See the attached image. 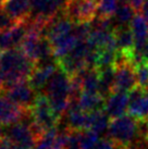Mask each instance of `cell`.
I'll return each mask as SVG.
<instances>
[{"mask_svg": "<svg viewBox=\"0 0 148 149\" xmlns=\"http://www.w3.org/2000/svg\"><path fill=\"white\" fill-rule=\"evenodd\" d=\"M70 85L71 77L58 66L57 72L45 87L44 94L49 99L51 108L59 120L70 109Z\"/></svg>", "mask_w": 148, "mask_h": 149, "instance_id": "cell-2", "label": "cell"}, {"mask_svg": "<svg viewBox=\"0 0 148 149\" xmlns=\"http://www.w3.org/2000/svg\"><path fill=\"white\" fill-rule=\"evenodd\" d=\"M4 132H6V131L3 130V125L0 124V141L4 138Z\"/></svg>", "mask_w": 148, "mask_h": 149, "instance_id": "cell-31", "label": "cell"}, {"mask_svg": "<svg viewBox=\"0 0 148 149\" xmlns=\"http://www.w3.org/2000/svg\"><path fill=\"white\" fill-rule=\"evenodd\" d=\"M33 122L31 110H26L19 122L7 126L4 130V138L10 144L17 145L23 149H34L37 138L32 130Z\"/></svg>", "mask_w": 148, "mask_h": 149, "instance_id": "cell-4", "label": "cell"}, {"mask_svg": "<svg viewBox=\"0 0 148 149\" xmlns=\"http://www.w3.org/2000/svg\"><path fill=\"white\" fill-rule=\"evenodd\" d=\"M110 123V118L103 110H97V111L88 113V127L87 131H93L97 133L98 135L108 131Z\"/></svg>", "mask_w": 148, "mask_h": 149, "instance_id": "cell-20", "label": "cell"}, {"mask_svg": "<svg viewBox=\"0 0 148 149\" xmlns=\"http://www.w3.org/2000/svg\"><path fill=\"white\" fill-rule=\"evenodd\" d=\"M134 71L137 86L145 91H148V64L145 62L140 63L134 66Z\"/></svg>", "mask_w": 148, "mask_h": 149, "instance_id": "cell-25", "label": "cell"}, {"mask_svg": "<svg viewBox=\"0 0 148 149\" xmlns=\"http://www.w3.org/2000/svg\"><path fill=\"white\" fill-rule=\"evenodd\" d=\"M113 34L119 51L128 52L135 48V39L130 26H117Z\"/></svg>", "mask_w": 148, "mask_h": 149, "instance_id": "cell-18", "label": "cell"}, {"mask_svg": "<svg viewBox=\"0 0 148 149\" xmlns=\"http://www.w3.org/2000/svg\"><path fill=\"white\" fill-rule=\"evenodd\" d=\"M119 1H121L122 3H128V0H119Z\"/></svg>", "mask_w": 148, "mask_h": 149, "instance_id": "cell-33", "label": "cell"}, {"mask_svg": "<svg viewBox=\"0 0 148 149\" xmlns=\"http://www.w3.org/2000/svg\"><path fill=\"white\" fill-rule=\"evenodd\" d=\"M31 113L34 121L32 130L37 139L45 132L57 127L60 122L51 108L49 99L44 93L37 94L36 100L31 108Z\"/></svg>", "mask_w": 148, "mask_h": 149, "instance_id": "cell-3", "label": "cell"}, {"mask_svg": "<svg viewBox=\"0 0 148 149\" xmlns=\"http://www.w3.org/2000/svg\"><path fill=\"white\" fill-rule=\"evenodd\" d=\"M96 1H97V2H99V1H100V0H96Z\"/></svg>", "mask_w": 148, "mask_h": 149, "instance_id": "cell-36", "label": "cell"}, {"mask_svg": "<svg viewBox=\"0 0 148 149\" xmlns=\"http://www.w3.org/2000/svg\"><path fill=\"white\" fill-rule=\"evenodd\" d=\"M128 116L136 121H148V91L136 86L128 93Z\"/></svg>", "mask_w": 148, "mask_h": 149, "instance_id": "cell-8", "label": "cell"}, {"mask_svg": "<svg viewBox=\"0 0 148 149\" xmlns=\"http://www.w3.org/2000/svg\"><path fill=\"white\" fill-rule=\"evenodd\" d=\"M130 27L135 39V50L143 54V49L148 42V20L142 13H136Z\"/></svg>", "mask_w": 148, "mask_h": 149, "instance_id": "cell-15", "label": "cell"}, {"mask_svg": "<svg viewBox=\"0 0 148 149\" xmlns=\"http://www.w3.org/2000/svg\"><path fill=\"white\" fill-rule=\"evenodd\" d=\"M2 7L17 22H24L31 14L32 0H6Z\"/></svg>", "mask_w": 148, "mask_h": 149, "instance_id": "cell-16", "label": "cell"}, {"mask_svg": "<svg viewBox=\"0 0 148 149\" xmlns=\"http://www.w3.org/2000/svg\"><path fill=\"white\" fill-rule=\"evenodd\" d=\"M135 14V10L132 8L131 4L122 3L118 8L113 19L117 23V26H128V23H131L132 20L134 19Z\"/></svg>", "mask_w": 148, "mask_h": 149, "instance_id": "cell-22", "label": "cell"}, {"mask_svg": "<svg viewBox=\"0 0 148 149\" xmlns=\"http://www.w3.org/2000/svg\"><path fill=\"white\" fill-rule=\"evenodd\" d=\"M122 149H137V148H133V147H124Z\"/></svg>", "mask_w": 148, "mask_h": 149, "instance_id": "cell-34", "label": "cell"}, {"mask_svg": "<svg viewBox=\"0 0 148 149\" xmlns=\"http://www.w3.org/2000/svg\"><path fill=\"white\" fill-rule=\"evenodd\" d=\"M36 64L21 49L4 51L0 56V84L2 91L15 84L27 82Z\"/></svg>", "mask_w": 148, "mask_h": 149, "instance_id": "cell-1", "label": "cell"}, {"mask_svg": "<svg viewBox=\"0 0 148 149\" xmlns=\"http://www.w3.org/2000/svg\"><path fill=\"white\" fill-rule=\"evenodd\" d=\"M27 33L26 21L19 22L13 29L4 32H0V51H9L20 48L23 39Z\"/></svg>", "mask_w": 148, "mask_h": 149, "instance_id": "cell-10", "label": "cell"}, {"mask_svg": "<svg viewBox=\"0 0 148 149\" xmlns=\"http://www.w3.org/2000/svg\"><path fill=\"white\" fill-rule=\"evenodd\" d=\"M142 14H143V15H144V17L148 20V0H146L145 4L143 6V9H142Z\"/></svg>", "mask_w": 148, "mask_h": 149, "instance_id": "cell-30", "label": "cell"}, {"mask_svg": "<svg viewBox=\"0 0 148 149\" xmlns=\"http://www.w3.org/2000/svg\"><path fill=\"white\" fill-rule=\"evenodd\" d=\"M138 136V121L131 116H123L110 120L108 137L122 148L131 147V144Z\"/></svg>", "mask_w": 148, "mask_h": 149, "instance_id": "cell-5", "label": "cell"}, {"mask_svg": "<svg viewBox=\"0 0 148 149\" xmlns=\"http://www.w3.org/2000/svg\"><path fill=\"white\" fill-rule=\"evenodd\" d=\"M4 1H6V0H0V6H2V4H3Z\"/></svg>", "mask_w": 148, "mask_h": 149, "instance_id": "cell-35", "label": "cell"}, {"mask_svg": "<svg viewBox=\"0 0 148 149\" xmlns=\"http://www.w3.org/2000/svg\"><path fill=\"white\" fill-rule=\"evenodd\" d=\"M128 110V93H112L106 98L105 111L111 120L125 116Z\"/></svg>", "mask_w": 148, "mask_h": 149, "instance_id": "cell-13", "label": "cell"}, {"mask_svg": "<svg viewBox=\"0 0 148 149\" xmlns=\"http://www.w3.org/2000/svg\"><path fill=\"white\" fill-rule=\"evenodd\" d=\"M68 138V128L58 131L57 127L45 132L36 141L34 149H64Z\"/></svg>", "mask_w": 148, "mask_h": 149, "instance_id": "cell-14", "label": "cell"}, {"mask_svg": "<svg viewBox=\"0 0 148 149\" xmlns=\"http://www.w3.org/2000/svg\"><path fill=\"white\" fill-rule=\"evenodd\" d=\"M19 22L9 15V13L3 9L2 6H0V32L9 31L13 29Z\"/></svg>", "mask_w": 148, "mask_h": 149, "instance_id": "cell-26", "label": "cell"}, {"mask_svg": "<svg viewBox=\"0 0 148 149\" xmlns=\"http://www.w3.org/2000/svg\"><path fill=\"white\" fill-rule=\"evenodd\" d=\"M145 2H146V0H128V3L131 4L132 8L135 10L136 13L138 11H142Z\"/></svg>", "mask_w": 148, "mask_h": 149, "instance_id": "cell-28", "label": "cell"}, {"mask_svg": "<svg viewBox=\"0 0 148 149\" xmlns=\"http://www.w3.org/2000/svg\"><path fill=\"white\" fill-rule=\"evenodd\" d=\"M4 94L15 104L26 110L33 107L37 97V93L31 87L29 82H23L9 87L4 91Z\"/></svg>", "mask_w": 148, "mask_h": 149, "instance_id": "cell-9", "label": "cell"}, {"mask_svg": "<svg viewBox=\"0 0 148 149\" xmlns=\"http://www.w3.org/2000/svg\"><path fill=\"white\" fill-rule=\"evenodd\" d=\"M105 101L100 94H88V93H82L77 101L78 108L86 113L97 111V110H103L105 109Z\"/></svg>", "mask_w": 148, "mask_h": 149, "instance_id": "cell-19", "label": "cell"}, {"mask_svg": "<svg viewBox=\"0 0 148 149\" xmlns=\"http://www.w3.org/2000/svg\"><path fill=\"white\" fill-rule=\"evenodd\" d=\"M26 109L19 107L6 94L0 93V124L9 126L22 119Z\"/></svg>", "mask_w": 148, "mask_h": 149, "instance_id": "cell-11", "label": "cell"}, {"mask_svg": "<svg viewBox=\"0 0 148 149\" xmlns=\"http://www.w3.org/2000/svg\"><path fill=\"white\" fill-rule=\"evenodd\" d=\"M58 70L57 62L47 63L44 65H38L35 68L33 73L31 74L29 79V84L37 94L41 93V89H44L49 82V79L54 76V74Z\"/></svg>", "mask_w": 148, "mask_h": 149, "instance_id": "cell-12", "label": "cell"}, {"mask_svg": "<svg viewBox=\"0 0 148 149\" xmlns=\"http://www.w3.org/2000/svg\"><path fill=\"white\" fill-rule=\"evenodd\" d=\"M96 0H66L62 11L74 24L91 22L97 15Z\"/></svg>", "mask_w": 148, "mask_h": 149, "instance_id": "cell-6", "label": "cell"}, {"mask_svg": "<svg viewBox=\"0 0 148 149\" xmlns=\"http://www.w3.org/2000/svg\"><path fill=\"white\" fill-rule=\"evenodd\" d=\"M66 123L68 130L83 132L88 127V113L81 110L78 106H71L66 112Z\"/></svg>", "mask_w": 148, "mask_h": 149, "instance_id": "cell-17", "label": "cell"}, {"mask_svg": "<svg viewBox=\"0 0 148 149\" xmlns=\"http://www.w3.org/2000/svg\"><path fill=\"white\" fill-rule=\"evenodd\" d=\"M115 79L113 93H128L137 86L134 66L125 59L122 52H118L114 64Z\"/></svg>", "mask_w": 148, "mask_h": 149, "instance_id": "cell-7", "label": "cell"}, {"mask_svg": "<svg viewBox=\"0 0 148 149\" xmlns=\"http://www.w3.org/2000/svg\"><path fill=\"white\" fill-rule=\"evenodd\" d=\"M81 133L68 130V138L64 149H81Z\"/></svg>", "mask_w": 148, "mask_h": 149, "instance_id": "cell-27", "label": "cell"}, {"mask_svg": "<svg viewBox=\"0 0 148 149\" xmlns=\"http://www.w3.org/2000/svg\"><path fill=\"white\" fill-rule=\"evenodd\" d=\"M8 149H23V148H21V147H19V146H17V145H12V144L9 143Z\"/></svg>", "mask_w": 148, "mask_h": 149, "instance_id": "cell-32", "label": "cell"}, {"mask_svg": "<svg viewBox=\"0 0 148 149\" xmlns=\"http://www.w3.org/2000/svg\"><path fill=\"white\" fill-rule=\"evenodd\" d=\"M119 0H100L97 8V15L99 17H113L118 10Z\"/></svg>", "mask_w": 148, "mask_h": 149, "instance_id": "cell-23", "label": "cell"}, {"mask_svg": "<svg viewBox=\"0 0 148 149\" xmlns=\"http://www.w3.org/2000/svg\"><path fill=\"white\" fill-rule=\"evenodd\" d=\"M143 61L148 64V42L143 49Z\"/></svg>", "mask_w": 148, "mask_h": 149, "instance_id": "cell-29", "label": "cell"}, {"mask_svg": "<svg viewBox=\"0 0 148 149\" xmlns=\"http://www.w3.org/2000/svg\"><path fill=\"white\" fill-rule=\"evenodd\" d=\"M99 72V94L106 99L108 96L113 93L115 79L114 66L107 68L103 70H98Z\"/></svg>", "mask_w": 148, "mask_h": 149, "instance_id": "cell-21", "label": "cell"}, {"mask_svg": "<svg viewBox=\"0 0 148 149\" xmlns=\"http://www.w3.org/2000/svg\"><path fill=\"white\" fill-rule=\"evenodd\" d=\"M99 135L93 131H83L81 133V149H97Z\"/></svg>", "mask_w": 148, "mask_h": 149, "instance_id": "cell-24", "label": "cell"}]
</instances>
